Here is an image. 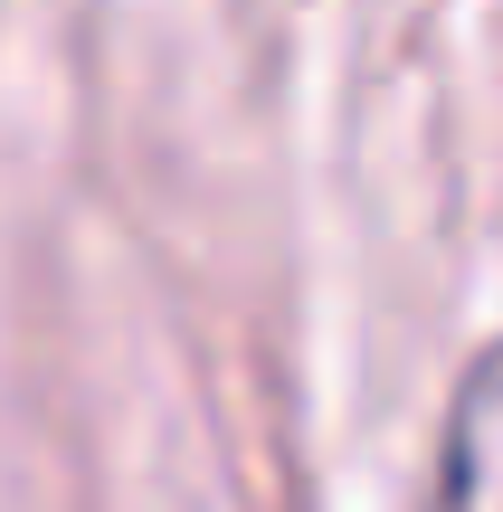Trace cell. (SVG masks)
<instances>
[{"mask_svg": "<svg viewBox=\"0 0 503 512\" xmlns=\"http://www.w3.org/2000/svg\"><path fill=\"white\" fill-rule=\"evenodd\" d=\"M437 512H503V351L466 370L437 456Z\"/></svg>", "mask_w": 503, "mask_h": 512, "instance_id": "cell-1", "label": "cell"}]
</instances>
